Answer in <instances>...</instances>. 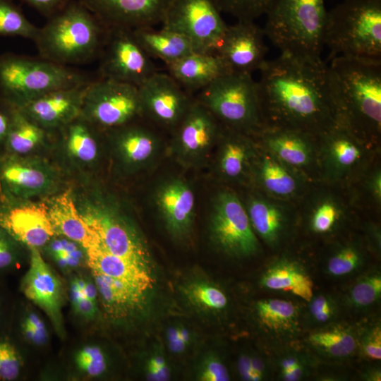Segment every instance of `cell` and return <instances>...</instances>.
Returning <instances> with one entry per match:
<instances>
[{
    "label": "cell",
    "instance_id": "6da1fadb",
    "mask_svg": "<svg viewBox=\"0 0 381 381\" xmlns=\"http://www.w3.org/2000/svg\"><path fill=\"white\" fill-rule=\"evenodd\" d=\"M259 71L262 116L275 128L322 133L339 123L328 65L321 58L281 53Z\"/></svg>",
    "mask_w": 381,
    "mask_h": 381
},
{
    "label": "cell",
    "instance_id": "7a4b0ae2",
    "mask_svg": "<svg viewBox=\"0 0 381 381\" xmlns=\"http://www.w3.org/2000/svg\"><path fill=\"white\" fill-rule=\"evenodd\" d=\"M339 123L355 136L381 126V59L337 56L328 65Z\"/></svg>",
    "mask_w": 381,
    "mask_h": 381
},
{
    "label": "cell",
    "instance_id": "3957f363",
    "mask_svg": "<svg viewBox=\"0 0 381 381\" xmlns=\"http://www.w3.org/2000/svg\"><path fill=\"white\" fill-rule=\"evenodd\" d=\"M109 28L79 1L49 17L34 40L40 57L67 66L99 56Z\"/></svg>",
    "mask_w": 381,
    "mask_h": 381
},
{
    "label": "cell",
    "instance_id": "277c9868",
    "mask_svg": "<svg viewBox=\"0 0 381 381\" xmlns=\"http://www.w3.org/2000/svg\"><path fill=\"white\" fill-rule=\"evenodd\" d=\"M265 35L281 53L318 59L324 46L325 0H274Z\"/></svg>",
    "mask_w": 381,
    "mask_h": 381
},
{
    "label": "cell",
    "instance_id": "5b68a950",
    "mask_svg": "<svg viewBox=\"0 0 381 381\" xmlns=\"http://www.w3.org/2000/svg\"><path fill=\"white\" fill-rule=\"evenodd\" d=\"M323 41L330 59H381V0H343L327 11Z\"/></svg>",
    "mask_w": 381,
    "mask_h": 381
},
{
    "label": "cell",
    "instance_id": "8992f818",
    "mask_svg": "<svg viewBox=\"0 0 381 381\" xmlns=\"http://www.w3.org/2000/svg\"><path fill=\"white\" fill-rule=\"evenodd\" d=\"M89 81L80 71L40 56L0 55V97L16 107L52 90Z\"/></svg>",
    "mask_w": 381,
    "mask_h": 381
},
{
    "label": "cell",
    "instance_id": "52a82bcc",
    "mask_svg": "<svg viewBox=\"0 0 381 381\" xmlns=\"http://www.w3.org/2000/svg\"><path fill=\"white\" fill-rule=\"evenodd\" d=\"M196 99L223 127L245 134L262 129L257 82L250 74L226 73L200 90Z\"/></svg>",
    "mask_w": 381,
    "mask_h": 381
},
{
    "label": "cell",
    "instance_id": "ba28073f",
    "mask_svg": "<svg viewBox=\"0 0 381 381\" xmlns=\"http://www.w3.org/2000/svg\"><path fill=\"white\" fill-rule=\"evenodd\" d=\"M78 210L98 242L110 253L151 268L149 251L134 227L114 204L96 198Z\"/></svg>",
    "mask_w": 381,
    "mask_h": 381
},
{
    "label": "cell",
    "instance_id": "9c48e42d",
    "mask_svg": "<svg viewBox=\"0 0 381 381\" xmlns=\"http://www.w3.org/2000/svg\"><path fill=\"white\" fill-rule=\"evenodd\" d=\"M80 116L102 132L143 118L138 87L101 78L90 81Z\"/></svg>",
    "mask_w": 381,
    "mask_h": 381
},
{
    "label": "cell",
    "instance_id": "30bf717a",
    "mask_svg": "<svg viewBox=\"0 0 381 381\" xmlns=\"http://www.w3.org/2000/svg\"><path fill=\"white\" fill-rule=\"evenodd\" d=\"M61 183L59 169L42 157H0V195L18 200L49 197L59 193Z\"/></svg>",
    "mask_w": 381,
    "mask_h": 381
},
{
    "label": "cell",
    "instance_id": "8fae6325",
    "mask_svg": "<svg viewBox=\"0 0 381 381\" xmlns=\"http://www.w3.org/2000/svg\"><path fill=\"white\" fill-rule=\"evenodd\" d=\"M214 0H172L162 28L179 32L195 52L214 53L227 25Z\"/></svg>",
    "mask_w": 381,
    "mask_h": 381
},
{
    "label": "cell",
    "instance_id": "7c38bea8",
    "mask_svg": "<svg viewBox=\"0 0 381 381\" xmlns=\"http://www.w3.org/2000/svg\"><path fill=\"white\" fill-rule=\"evenodd\" d=\"M99 57L101 78L138 87L158 72L152 58L130 29L109 28Z\"/></svg>",
    "mask_w": 381,
    "mask_h": 381
},
{
    "label": "cell",
    "instance_id": "4fadbf2b",
    "mask_svg": "<svg viewBox=\"0 0 381 381\" xmlns=\"http://www.w3.org/2000/svg\"><path fill=\"white\" fill-rule=\"evenodd\" d=\"M210 217L211 237L224 253L234 257H248L258 250L246 209L230 191L219 192L213 200Z\"/></svg>",
    "mask_w": 381,
    "mask_h": 381
},
{
    "label": "cell",
    "instance_id": "5bb4252c",
    "mask_svg": "<svg viewBox=\"0 0 381 381\" xmlns=\"http://www.w3.org/2000/svg\"><path fill=\"white\" fill-rule=\"evenodd\" d=\"M138 91L143 118L171 132L193 100L169 73L159 71L138 87Z\"/></svg>",
    "mask_w": 381,
    "mask_h": 381
},
{
    "label": "cell",
    "instance_id": "9a60e30c",
    "mask_svg": "<svg viewBox=\"0 0 381 381\" xmlns=\"http://www.w3.org/2000/svg\"><path fill=\"white\" fill-rule=\"evenodd\" d=\"M222 126L196 98L172 132L171 149L186 165L201 162L218 142Z\"/></svg>",
    "mask_w": 381,
    "mask_h": 381
},
{
    "label": "cell",
    "instance_id": "2e32d148",
    "mask_svg": "<svg viewBox=\"0 0 381 381\" xmlns=\"http://www.w3.org/2000/svg\"><path fill=\"white\" fill-rule=\"evenodd\" d=\"M0 226L18 243L40 248L56 235L44 202L0 195Z\"/></svg>",
    "mask_w": 381,
    "mask_h": 381
},
{
    "label": "cell",
    "instance_id": "e0dca14e",
    "mask_svg": "<svg viewBox=\"0 0 381 381\" xmlns=\"http://www.w3.org/2000/svg\"><path fill=\"white\" fill-rule=\"evenodd\" d=\"M265 32L254 21L238 20L227 25L215 49L229 73L250 74L266 61Z\"/></svg>",
    "mask_w": 381,
    "mask_h": 381
},
{
    "label": "cell",
    "instance_id": "ac0fdd59",
    "mask_svg": "<svg viewBox=\"0 0 381 381\" xmlns=\"http://www.w3.org/2000/svg\"><path fill=\"white\" fill-rule=\"evenodd\" d=\"M138 120L104 132L115 162L128 173L149 166L162 147L158 133L147 126L138 123Z\"/></svg>",
    "mask_w": 381,
    "mask_h": 381
},
{
    "label": "cell",
    "instance_id": "d6986e66",
    "mask_svg": "<svg viewBox=\"0 0 381 381\" xmlns=\"http://www.w3.org/2000/svg\"><path fill=\"white\" fill-rule=\"evenodd\" d=\"M109 28L161 24L172 0H78Z\"/></svg>",
    "mask_w": 381,
    "mask_h": 381
},
{
    "label": "cell",
    "instance_id": "ffe728a7",
    "mask_svg": "<svg viewBox=\"0 0 381 381\" xmlns=\"http://www.w3.org/2000/svg\"><path fill=\"white\" fill-rule=\"evenodd\" d=\"M153 202L169 233L181 238L190 231L195 217V195L190 183L179 176L164 180L155 188Z\"/></svg>",
    "mask_w": 381,
    "mask_h": 381
},
{
    "label": "cell",
    "instance_id": "44dd1931",
    "mask_svg": "<svg viewBox=\"0 0 381 381\" xmlns=\"http://www.w3.org/2000/svg\"><path fill=\"white\" fill-rule=\"evenodd\" d=\"M90 82L52 90L18 108L42 128L56 133L80 116Z\"/></svg>",
    "mask_w": 381,
    "mask_h": 381
},
{
    "label": "cell",
    "instance_id": "7402d4cb",
    "mask_svg": "<svg viewBox=\"0 0 381 381\" xmlns=\"http://www.w3.org/2000/svg\"><path fill=\"white\" fill-rule=\"evenodd\" d=\"M29 268L21 289L25 296L48 315L55 327L61 329L62 284L42 258L39 248H30Z\"/></svg>",
    "mask_w": 381,
    "mask_h": 381
},
{
    "label": "cell",
    "instance_id": "603a6c76",
    "mask_svg": "<svg viewBox=\"0 0 381 381\" xmlns=\"http://www.w3.org/2000/svg\"><path fill=\"white\" fill-rule=\"evenodd\" d=\"M61 149L70 164L79 169L96 165L101 157L104 132L80 116L56 132Z\"/></svg>",
    "mask_w": 381,
    "mask_h": 381
},
{
    "label": "cell",
    "instance_id": "cb8c5ba5",
    "mask_svg": "<svg viewBox=\"0 0 381 381\" xmlns=\"http://www.w3.org/2000/svg\"><path fill=\"white\" fill-rule=\"evenodd\" d=\"M84 250L91 271L127 283L145 294L152 288L155 279L150 267L110 253L95 234L92 243Z\"/></svg>",
    "mask_w": 381,
    "mask_h": 381
},
{
    "label": "cell",
    "instance_id": "d4e9b609",
    "mask_svg": "<svg viewBox=\"0 0 381 381\" xmlns=\"http://www.w3.org/2000/svg\"><path fill=\"white\" fill-rule=\"evenodd\" d=\"M166 66L168 73L189 93L229 73L214 53L193 52Z\"/></svg>",
    "mask_w": 381,
    "mask_h": 381
},
{
    "label": "cell",
    "instance_id": "484cf974",
    "mask_svg": "<svg viewBox=\"0 0 381 381\" xmlns=\"http://www.w3.org/2000/svg\"><path fill=\"white\" fill-rule=\"evenodd\" d=\"M44 202L56 235L78 243L84 249L92 243L93 232L82 218L71 190L51 195Z\"/></svg>",
    "mask_w": 381,
    "mask_h": 381
},
{
    "label": "cell",
    "instance_id": "4316f807",
    "mask_svg": "<svg viewBox=\"0 0 381 381\" xmlns=\"http://www.w3.org/2000/svg\"><path fill=\"white\" fill-rule=\"evenodd\" d=\"M136 40L152 59L169 64L195 52L190 41L184 35L162 28L143 27L132 30Z\"/></svg>",
    "mask_w": 381,
    "mask_h": 381
},
{
    "label": "cell",
    "instance_id": "83f0119b",
    "mask_svg": "<svg viewBox=\"0 0 381 381\" xmlns=\"http://www.w3.org/2000/svg\"><path fill=\"white\" fill-rule=\"evenodd\" d=\"M217 168L226 179L237 180L245 174L253 150L247 134L222 126L218 140Z\"/></svg>",
    "mask_w": 381,
    "mask_h": 381
},
{
    "label": "cell",
    "instance_id": "f1b7e54d",
    "mask_svg": "<svg viewBox=\"0 0 381 381\" xmlns=\"http://www.w3.org/2000/svg\"><path fill=\"white\" fill-rule=\"evenodd\" d=\"M54 133L40 126L16 107L4 154L18 156L35 155L47 145Z\"/></svg>",
    "mask_w": 381,
    "mask_h": 381
},
{
    "label": "cell",
    "instance_id": "f546056e",
    "mask_svg": "<svg viewBox=\"0 0 381 381\" xmlns=\"http://www.w3.org/2000/svg\"><path fill=\"white\" fill-rule=\"evenodd\" d=\"M106 311L116 318L127 316L140 308L145 293L120 280L91 271Z\"/></svg>",
    "mask_w": 381,
    "mask_h": 381
},
{
    "label": "cell",
    "instance_id": "4dcf8cb0",
    "mask_svg": "<svg viewBox=\"0 0 381 381\" xmlns=\"http://www.w3.org/2000/svg\"><path fill=\"white\" fill-rule=\"evenodd\" d=\"M262 133L266 146L284 162L296 167L309 163L311 146L306 132L274 128Z\"/></svg>",
    "mask_w": 381,
    "mask_h": 381
},
{
    "label": "cell",
    "instance_id": "1f68e13d",
    "mask_svg": "<svg viewBox=\"0 0 381 381\" xmlns=\"http://www.w3.org/2000/svg\"><path fill=\"white\" fill-rule=\"evenodd\" d=\"M261 284L269 289L291 292L306 301L313 298L310 277L294 262L281 261L274 264L263 274Z\"/></svg>",
    "mask_w": 381,
    "mask_h": 381
},
{
    "label": "cell",
    "instance_id": "d6a6232c",
    "mask_svg": "<svg viewBox=\"0 0 381 381\" xmlns=\"http://www.w3.org/2000/svg\"><path fill=\"white\" fill-rule=\"evenodd\" d=\"M246 211L252 228L270 245L276 244L285 228L286 218L282 209L263 198L253 197Z\"/></svg>",
    "mask_w": 381,
    "mask_h": 381
},
{
    "label": "cell",
    "instance_id": "836d02e7",
    "mask_svg": "<svg viewBox=\"0 0 381 381\" xmlns=\"http://www.w3.org/2000/svg\"><path fill=\"white\" fill-rule=\"evenodd\" d=\"M322 134L328 150V159L336 169L346 170L361 159V147L356 136L343 125L338 123Z\"/></svg>",
    "mask_w": 381,
    "mask_h": 381
},
{
    "label": "cell",
    "instance_id": "e575fe53",
    "mask_svg": "<svg viewBox=\"0 0 381 381\" xmlns=\"http://www.w3.org/2000/svg\"><path fill=\"white\" fill-rule=\"evenodd\" d=\"M258 178L269 193L279 197L293 195L297 188L295 178L275 159L265 155L258 166Z\"/></svg>",
    "mask_w": 381,
    "mask_h": 381
},
{
    "label": "cell",
    "instance_id": "d590c367",
    "mask_svg": "<svg viewBox=\"0 0 381 381\" xmlns=\"http://www.w3.org/2000/svg\"><path fill=\"white\" fill-rule=\"evenodd\" d=\"M256 313L262 325L275 332L294 327L297 316L296 309L291 302L278 298L258 301Z\"/></svg>",
    "mask_w": 381,
    "mask_h": 381
},
{
    "label": "cell",
    "instance_id": "8d00e7d4",
    "mask_svg": "<svg viewBox=\"0 0 381 381\" xmlns=\"http://www.w3.org/2000/svg\"><path fill=\"white\" fill-rule=\"evenodd\" d=\"M39 29L13 0H0V37L18 36L34 42Z\"/></svg>",
    "mask_w": 381,
    "mask_h": 381
},
{
    "label": "cell",
    "instance_id": "74e56055",
    "mask_svg": "<svg viewBox=\"0 0 381 381\" xmlns=\"http://www.w3.org/2000/svg\"><path fill=\"white\" fill-rule=\"evenodd\" d=\"M308 341L318 349L334 357L349 356L356 346L353 335L340 327L315 332L310 334Z\"/></svg>",
    "mask_w": 381,
    "mask_h": 381
},
{
    "label": "cell",
    "instance_id": "f35d334b",
    "mask_svg": "<svg viewBox=\"0 0 381 381\" xmlns=\"http://www.w3.org/2000/svg\"><path fill=\"white\" fill-rule=\"evenodd\" d=\"M221 12L238 20L254 21L266 15L274 0H214Z\"/></svg>",
    "mask_w": 381,
    "mask_h": 381
},
{
    "label": "cell",
    "instance_id": "ab89813d",
    "mask_svg": "<svg viewBox=\"0 0 381 381\" xmlns=\"http://www.w3.org/2000/svg\"><path fill=\"white\" fill-rule=\"evenodd\" d=\"M186 294L193 303L203 308L221 310L227 304L225 294L217 287L207 283H192L187 286Z\"/></svg>",
    "mask_w": 381,
    "mask_h": 381
},
{
    "label": "cell",
    "instance_id": "60d3db41",
    "mask_svg": "<svg viewBox=\"0 0 381 381\" xmlns=\"http://www.w3.org/2000/svg\"><path fill=\"white\" fill-rule=\"evenodd\" d=\"M61 236V238H56L54 235L46 244L49 253L61 266H77L83 258L84 248L78 243Z\"/></svg>",
    "mask_w": 381,
    "mask_h": 381
},
{
    "label": "cell",
    "instance_id": "b9f144b4",
    "mask_svg": "<svg viewBox=\"0 0 381 381\" xmlns=\"http://www.w3.org/2000/svg\"><path fill=\"white\" fill-rule=\"evenodd\" d=\"M381 294V277L377 273L371 274L361 278L352 287L351 302L358 307H365L373 304Z\"/></svg>",
    "mask_w": 381,
    "mask_h": 381
},
{
    "label": "cell",
    "instance_id": "7bdbcfd3",
    "mask_svg": "<svg viewBox=\"0 0 381 381\" xmlns=\"http://www.w3.org/2000/svg\"><path fill=\"white\" fill-rule=\"evenodd\" d=\"M361 262V255L351 246L341 248L332 256L327 264L328 272L334 276H343L355 270Z\"/></svg>",
    "mask_w": 381,
    "mask_h": 381
},
{
    "label": "cell",
    "instance_id": "ee69618b",
    "mask_svg": "<svg viewBox=\"0 0 381 381\" xmlns=\"http://www.w3.org/2000/svg\"><path fill=\"white\" fill-rule=\"evenodd\" d=\"M78 366L86 374L97 377L102 374L107 368L105 357L101 349L95 346L82 349L75 358Z\"/></svg>",
    "mask_w": 381,
    "mask_h": 381
},
{
    "label": "cell",
    "instance_id": "f6af8a7d",
    "mask_svg": "<svg viewBox=\"0 0 381 381\" xmlns=\"http://www.w3.org/2000/svg\"><path fill=\"white\" fill-rule=\"evenodd\" d=\"M339 215L338 207L332 201H324L314 210L311 217V229L316 233L331 230Z\"/></svg>",
    "mask_w": 381,
    "mask_h": 381
},
{
    "label": "cell",
    "instance_id": "bcb514c9",
    "mask_svg": "<svg viewBox=\"0 0 381 381\" xmlns=\"http://www.w3.org/2000/svg\"><path fill=\"white\" fill-rule=\"evenodd\" d=\"M20 360L14 346L6 341H0V379L13 380L20 372Z\"/></svg>",
    "mask_w": 381,
    "mask_h": 381
},
{
    "label": "cell",
    "instance_id": "7dc6e473",
    "mask_svg": "<svg viewBox=\"0 0 381 381\" xmlns=\"http://www.w3.org/2000/svg\"><path fill=\"white\" fill-rule=\"evenodd\" d=\"M18 241L0 226V270L9 267L18 255Z\"/></svg>",
    "mask_w": 381,
    "mask_h": 381
},
{
    "label": "cell",
    "instance_id": "c3c4849f",
    "mask_svg": "<svg viewBox=\"0 0 381 381\" xmlns=\"http://www.w3.org/2000/svg\"><path fill=\"white\" fill-rule=\"evenodd\" d=\"M16 107L0 97V157L4 154L6 143Z\"/></svg>",
    "mask_w": 381,
    "mask_h": 381
},
{
    "label": "cell",
    "instance_id": "681fc988",
    "mask_svg": "<svg viewBox=\"0 0 381 381\" xmlns=\"http://www.w3.org/2000/svg\"><path fill=\"white\" fill-rule=\"evenodd\" d=\"M310 310L313 318L320 322L329 320L333 315V306L327 297L318 296L311 298Z\"/></svg>",
    "mask_w": 381,
    "mask_h": 381
},
{
    "label": "cell",
    "instance_id": "f907efd6",
    "mask_svg": "<svg viewBox=\"0 0 381 381\" xmlns=\"http://www.w3.org/2000/svg\"><path fill=\"white\" fill-rule=\"evenodd\" d=\"M200 378L202 381H227L229 375L226 367L218 360L212 358L205 364Z\"/></svg>",
    "mask_w": 381,
    "mask_h": 381
},
{
    "label": "cell",
    "instance_id": "816d5d0a",
    "mask_svg": "<svg viewBox=\"0 0 381 381\" xmlns=\"http://www.w3.org/2000/svg\"><path fill=\"white\" fill-rule=\"evenodd\" d=\"M363 350L366 356L376 361L381 359V330L380 327L373 329L365 337Z\"/></svg>",
    "mask_w": 381,
    "mask_h": 381
},
{
    "label": "cell",
    "instance_id": "f5cc1de1",
    "mask_svg": "<svg viewBox=\"0 0 381 381\" xmlns=\"http://www.w3.org/2000/svg\"><path fill=\"white\" fill-rule=\"evenodd\" d=\"M190 340L188 332L183 328H171L168 332V342L170 349L176 353L183 351Z\"/></svg>",
    "mask_w": 381,
    "mask_h": 381
},
{
    "label": "cell",
    "instance_id": "db71d44e",
    "mask_svg": "<svg viewBox=\"0 0 381 381\" xmlns=\"http://www.w3.org/2000/svg\"><path fill=\"white\" fill-rule=\"evenodd\" d=\"M48 18L63 8L70 0H21Z\"/></svg>",
    "mask_w": 381,
    "mask_h": 381
},
{
    "label": "cell",
    "instance_id": "11a10c76",
    "mask_svg": "<svg viewBox=\"0 0 381 381\" xmlns=\"http://www.w3.org/2000/svg\"><path fill=\"white\" fill-rule=\"evenodd\" d=\"M148 376L153 380H167L169 370L163 357L155 356L147 363Z\"/></svg>",
    "mask_w": 381,
    "mask_h": 381
},
{
    "label": "cell",
    "instance_id": "9f6ffc18",
    "mask_svg": "<svg viewBox=\"0 0 381 381\" xmlns=\"http://www.w3.org/2000/svg\"><path fill=\"white\" fill-rule=\"evenodd\" d=\"M75 310L81 315L90 318L95 315L96 313L95 301H91L85 297L73 303Z\"/></svg>",
    "mask_w": 381,
    "mask_h": 381
},
{
    "label": "cell",
    "instance_id": "6f0895ef",
    "mask_svg": "<svg viewBox=\"0 0 381 381\" xmlns=\"http://www.w3.org/2000/svg\"><path fill=\"white\" fill-rule=\"evenodd\" d=\"M26 325L34 329L43 339L47 341V331L44 322L34 313H30L24 322Z\"/></svg>",
    "mask_w": 381,
    "mask_h": 381
},
{
    "label": "cell",
    "instance_id": "680465c9",
    "mask_svg": "<svg viewBox=\"0 0 381 381\" xmlns=\"http://www.w3.org/2000/svg\"><path fill=\"white\" fill-rule=\"evenodd\" d=\"M282 373L284 380L295 381L298 380L302 377L303 370L301 364L299 363L289 370H282Z\"/></svg>",
    "mask_w": 381,
    "mask_h": 381
},
{
    "label": "cell",
    "instance_id": "91938a15",
    "mask_svg": "<svg viewBox=\"0 0 381 381\" xmlns=\"http://www.w3.org/2000/svg\"><path fill=\"white\" fill-rule=\"evenodd\" d=\"M97 294V289L95 284L86 281L85 287L83 290V297L91 301H95Z\"/></svg>",
    "mask_w": 381,
    "mask_h": 381
},
{
    "label": "cell",
    "instance_id": "94428289",
    "mask_svg": "<svg viewBox=\"0 0 381 381\" xmlns=\"http://www.w3.org/2000/svg\"><path fill=\"white\" fill-rule=\"evenodd\" d=\"M300 362L295 358L289 357L282 360L281 363L282 371L289 370L296 365L299 364Z\"/></svg>",
    "mask_w": 381,
    "mask_h": 381
},
{
    "label": "cell",
    "instance_id": "6125c7cd",
    "mask_svg": "<svg viewBox=\"0 0 381 381\" xmlns=\"http://www.w3.org/2000/svg\"><path fill=\"white\" fill-rule=\"evenodd\" d=\"M373 190L375 195L379 199L381 196V177L380 174H377L375 176L373 180Z\"/></svg>",
    "mask_w": 381,
    "mask_h": 381
}]
</instances>
